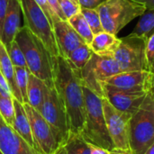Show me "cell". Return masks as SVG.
Segmentation results:
<instances>
[{"label": "cell", "mask_w": 154, "mask_h": 154, "mask_svg": "<svg viewBox=\"0 0 154 154\" xmlns=\"http://www.w3.org/2000/svg\"><path fill=\"white\" fill-rule=\"evenodd\" d=\"M54 87L65 107L70 134H80L85 121V101L80 70L73 68L61 55L56 60Z\"/></svg>", "instance_id": "6da1fadb"}, {"label": "cell", "mask_w": 154, "mask_h": 154, "mask_svg": "<svg viewBox=\"0 0 154 154\" xmlns=\"http://www.w3.org/2000/svg\"><path fill=\"white\" fill-rule=\"evenodd\" d=\"M15 42L23 52L30 73L44 81L48 87H53L57 58L23 25L18 32Z\"/></svg>", "instance_id": "7a4b0ae2"}, {"label": "cell", "mask_w": 154, "mask_h": 154, "mask_svg": "<svg viewBox=\"0 0 154 154\" xmlns=\"http://www.w3.org/2000/svg\"><path fill=\"white\" fill-rule=\"evenodd\" d=\"M82 89L85 101V121L80 134L88 143L112 151L116 147L107 130L102 97L83 83Z\"/></svg>", "instance_id": "3957f363"}, {"label": "cell", "mask_w": 154, "mask_h": 154, "mask_svg": "<svg viewBox=\"0 0 154 154\" xmlns=\"http://www.w3.org/2000/svg\"><path fill=\"white\" fill-rule=\"evenodd\" d=\"M154 143V91L150 90L130 119L131 154H145Z\"/></svg>", "instance_id": "277c9868"}, {"label": "cell", "mask_w": 154, "mask_h": 154, "mask_svg": "<svg viewBox=\"0 0 154 154\" xmlns=\"http://www.w3.org/2000/svg\"><path fill=\"white\" fill-rule=\"evenodd\" d=\"M96 9L104 31L115 35L147 10L144 4L135 0H104Z\"/></svg>", "instance_id": "5b68a950"}, {"label": "cell", "mask_w": 154, "mask_h": 154, "mask_svg": "<svg viewBox=\"0 0 154 154\" xmlns=\"http://www.w3.org/2000/svg\"><path fill=\"white\" fill-rule=\"evenodd\" d=\"M20 4L23 17V26L42 42L54 58L60 56V51L51 20L34 0H20Z\"/></svg>", "instance_id": "8992f818"}, {"label": "cell", "mask_w": 154, "mask_h": 154, "mask_svg": "<svg viewBox=\"0 0 154 154\" xmlns=\"http://www.w3.org/2000/svg\"><path fill=\"white\" fill-rule=\"evenodd\" d=\"M39 112L52 129L61 146L70 135V127L65 107L54 86L48 87Z\"/></svg>", "instance_id": "52a82bcc"}, {"label": "cell", "mask_w": 154, "mask_h": 154, "mask_svg": "<svg viewBox=\"0 0 154 154\" xmlns=\"http://www.w3.org/2000/svg\"><path fill=\"white\" fill-rule=\"evenodd\" d=\"M121 72V68L113 54L99 55L93 53L90 60L80 70V77L83 84L103 97L101 84Z\"/></svg>", "instance_id": "ba28073f"}, {"label": "cell", "mask_w": 154, "mask_h": 154, "mask_svg": "<svg viewBox=\"0 0 154 154\" xmlns=\"http://www.w3.org/2000/svg\"><path fill=\"white\" fill-rule=\"evenodd\" d=\"M145 48L146 40L142 37L129 34L120 39V44L113 56L118 62L122 72L148 70Z\"/></svg>", "instance_id": "9c48e42d"}, {"label": "cell", "mask_w": 154, "mask_h": 154, "mask_svg": "<svg viewBox=\"0 0 154 154\" xmlns=\"http://www.w3.org/2000/svg\"><path fill=\"white\" fill-rule=\"evenodd\" d=\"M23 105L30 122L35 150L40 154L57 153L60 144L49 124L40 112L29 104L24 103Z\"/></svg>", "instance_id": "30bf717a"}, {"label": "cell", "mask_w": 154, "mask_h": 154, "mask_svg": "<svg viewBox=\"0 0 154 154\" xmlns=\"http://www.w3.org/2000/svg\"><path fill=\"white\" fill-rule=\"evenodd\" d=\"M102 100L107 130L115 147L121 150L130 151L129 131L132 116L118 111L103 97Z\"/></svg>", "instance_id": "8fae6325"}, {"label": "cell", "mask_w": 154, "mask_h": 154, "mask_svg": "<svg viewBox=\"0 0 154 154\" xmlns=\"http://www.w3.org/2000/svg\"><path fill=\"white\" fill-rule=\"evenodd\" d=\"M103 97H105L116 109L133 116L141 106L146 94L149 92H127L115 88L102 83Z\"/></svg>", "instance_id": "7c38bea8"}, {"label": "cell", "mask_w": 154, "mask_h": 154, "mask_svg": "<svg viewBox=\"0 0 154 154\" xmlns=\"http://www.w3.org/2000/svg\"><path fill=\"white\" fill-rule=\"evenodd\" d=\"M150 79L151 72L148 70L128 71L116 74L104 83L127 92H148L151 90Z\"/></svg>", "instance_id": "4fadbf2b"}, {"label": "cell", "mask_w": 154, "mask_h": 154, "mask_svg": "<svg viewBox=\"0 0 154 154\" xmlns=\"http://www.w3.org/2000/svg\"><path fill=\"white\" fill-rule=\"evenodd\" d=\"M0 151L3 154H40L0 116Z\"/></svg>", "instance_id": "5bb4252c"}, {"label": "cell", "mask_w": 154, "mask_h": 154, "mask_svg": "<svg viewBox=\"0 0 154 154\" xmlns=\"http://www.w3.org/2000/svg\"><path fill=\"white\" fill-rule=\"evenodd\" d=\"M55 38L60 51L61 56H68L78 47L86 43L85 41L77 33L68 21L60 20L53 23Z\"/></svg>", "instance_id": "9a60e30c"}, {"label": "cell", "mask_w": 154, "mask_h": 154, "mask_svg": "<svg viewBox=\"0 0 154 154\" xmlns=\"http://www.w3.org/2000/svg\"><path fill=\"white\" fill-rule=\"evenodd\" d=\"M21 14L22 8L20 0H11L0 34V39L5 46L15 40V37L21 29Z\"/></svg>", "instance_id": "2e32d148"}, {"label": "cell", "mask_w": 154, "mask_h": 154, "mask_svg": "<svg viewBox=\"0 0 154 154\" xmlns=\"http://www.w3.org/2000/svg\"><path fill=\"white\" fill-rule=\"evenodd\" d=\"M0 71L5 78L7 83L9 84L12 95L14 98L17 99L21 103H23L22 95L19 91V88L17 87L16 83V78H15V69L14 66L13 65L9 55L6 51V47L2 42L0 39Z\"/></svg>", "instance_id": "e0dca14e"}, {"label": "cell", "mask_w": 154, "mask_h": 154, "mask_svg": "<svg viewBox=\"0 0 154 154\" xmlns=\"http://www.w3.org/2000/svg\"><path fill=\"white\" fill-rule=\"evenodd\" d=\"M14 121L13 128L22 136V138L32 148L35 150L30 122L23 103L14 98Z\"/></svg>", "instance_id": "ac0fdd59"}, {"label": "cell", "mask_w": 154, "mask_h": 154, "mask_svg": "<svg viewBox=\"0 0 154 154\" xmlns=\"http://www.w3.org/2000/svg\"><path fill=\"white\" fill-rule=\"evenodd\" d=\"M120 44V39L116 35L107 32H101L96 35L89 44L92 51L96 54H113Z\"/></svg>", "instance_id": "d6986e66"}, {"label": "cell", "mask_w": 154, "mask_h": 154, "mask_svg": "<svg viewBox=\"0 0 154 154\" xmlns=\"http://www.w3.org/2000/svg\"><path fill=\"white\" fill-rule=\"evenodd\" d=\"M47 88L48 86L44 81L30 73L27 87V104L39 111L45 98Z\"/></svg>", "instance_id": "ffe728a7"}, {"label": "cell", "mask_w": 154, "mask_h": 154, "mask_svg": "<svg viewBox=\"0 0 154 154\" xmlns=\"http://www.w3.org/2000/svg\"><path fill=\"white\" fill-rule=\"evenodd\" d=\"M56 154H92V144L81 134H70Z\"/></svg>", "instance_id": "44dd1931"}, {"label": "cell", "mask_w": 154, "mask_h": 154, "mask_svg": "<svg viewBox=\"0 0 154 154\" xmlns=\"http://www.w3.org/2000/svg\"><path fill=\"white\" fill-rule=\"evenodd\" d=\"M154 33V9H147L142 15L134 31L130 33L133 36H138L146 41Z\"/></svg>", "instance_id": "7402d4cb"}, {"label": "cell", "mask_w": 154, "mask_h": 154, "mask_svg": "<svg viewBox=\"0 0 154 154\" xmlns=\"http://www.w3.org/2000/svg\"><path fill=\"white\" fill-rule=\"evenodd\" d=\"M93 53L90 46L88 43H84L75 49L66 59L73 68L81 70L90 60Z\"/></svg>", "instance_id": "603a6c76"}, {"label": "cell", "mask_w": 154, "mask_h": 154, "mask_svg": "<svg viewBox=\"0 0 154 154\" xmlns=\"http://www.w3.org/2000/svg\"><path fill=\"white\" fill-rule=\"evenodd\" d=\"M68 23L77 32V33L85 41L86 43H88V45L91 43L94 38V34L88 22L86 21L85 17L81 13H79L74 16L70 17L69 19H68Z\"/></svg>", "instance_id": "cb8c5ba5"}, {"label": "cell", "mask_w": 154, "mask_h": 154, "mask_svg": "<svg viewBox=\"0 0 154 154\" xmlns=\"http://www.w3.org/2000/svg\"><path fill=\"white\" fill-rule=\"evenodd\" d=\"M0 116L12 127L14 121V97H7L0 91Z\"/></svg>", "instance_id": "d4e9b609"}, {"label": "cell", "mask_w": 154, "mask_h": 154, "mask_svg": "<svg viewBox=\"0 0 154 154\" xmlns=\"http://www.w3.org/2000/svg\"><path fill=\"white\" fill-rule=\"evenodd\" d=\"M80 13L83 14L86 21L88 22V25H89L94 35L104 31L103 26H102V23H101V19H100V15H99V14L96 8L95 9H93V8H81Z\"/></svg>", "instance_id": "484cf974"}, {"label": "cell", "mask_w": 154, "mask_h": 154, "mask_svg": "<svg viewBox=\"0 0 154 154\" xmlns=\"http://www.w3.org/2000/svg\"><path fill=\"white\" fill-rule=\"evenodd\" d=\"M14 69H15L16 83H17V87L19 88V91L22 95L23 104L28 103L27 87H28L30 71H29L28 68H24V67H14Z\"/></svg>", "instance_id": "4316f807"}, {"label": "cell", "mask_w": 154, "mask_h": 154, "mask_svg": "<svg viewBox=\"0 0 154 154\" xmlns=\"http://www.w3.org/2000/svg\"><path fill=\"white\" fill-rule=\"evenodd\" d=\"M5 47H6V51L9 55V58L14 67L27 68L23 52L22 51L20 46L15 42V40L14 42H12L11 43H9L8 45H6Z\"/></svg>", "instance_id": "83f0119b"}, {"label": "cell", "mask_w": 154, "mask_h": 154, "mask_svg": "<svg viewBox=\"0 0 154 154\" xmlns=\"http://www.w3.org/2000/svg\"><path fill=\"white\" fill-rule=\"evenodd\" d=\"M59 3L60 9L67 20L81 11L80 5L71 0H59Z\"/></svg>", "instance_id": "f1b7e54d"}, {"label": "cell", "mask_w": 154, "mask_h": 154, "mask_svg": "<svg viewBox=\"0 0 154 154\" xmlns=\"http://www.w3.org/2000/svg\"><path fill=\"white\" fill-rule=\"evenodd\" d=\"M145 55L148 71L152 73L154 71V33L146 41Z\"/></svg>", "instance_id": "f546056e"}, {"label": "cell", "mask_w": 154, "mask_h": 154, "mask_svg": "<svg viewBox=\"0 0 154 154\" xmlns=\"http://www.w3.org/2000/svg\"><path fill=\"white\" fill-rule=\"evenodd\" d=\"M34 1L39 5V7L43 11V13L47 15V17L51 20L52 24L54 23H56V22L60 21L59 16L56 14V13L54 12V10L51 6V5L48 2V0H34Z\"/></svg>", "instance_id": "4dcf8cb0"}, {"label": "cell", "mask_w": 154, "mask_h": 154, "mask_svg": "<svg viewBox=\"0 0 154 154\" xmlns=\"http://www.w3.org/2000/svg\"><path fill=\"white\" fill-rule=\"evenodd\" d=\"M10 1L11 0H0V34L2 32V26H3L5 17L9 8Z\"/></svg>", "instance_id": "1f68e13d"}, {"label": "cell", "mask_w": 154, "mask_h": 154, "mask_svg": "<svg viewBox=\"0 0 154 154\" xmlns=\"http://www.w3.org/2000/svg\"><path fill=\"white\" fill-rule=\"evenodd\" d=\"M0 91H1L4 95H5V96H7V97H14L13 95H12V92H11L9 84L7 83L5 78L4 75L1 73V71H0Z\"/></svg>", "instance_id": "d6a6232c"}, {"label": "cell", "mask_w": 154, "mask_h": 154, "mask_svg": "<svg viewBox=\"0 0 154 154\" xmlns=\"http://www.w3.org/2000/svg\"><path fill=\"white\" fill-rule=\"evenodd\" d=\"M104 0H78L81 8H97Z\"/></svg>", "instance_id": "836d02e7"}, {"label": "cell", "mask_w": 154, "mask_h": 154, "mask_svg": "<svg viewBox=\"0 0 154 154\" xmlns=\"http://www.w3.org/2000/svg\"><path fill=\"white\" fill-rule=\"evenodd\" d=\"M48 2L50 3L51 6L52 7V9L54 10V12L56 13V14L59 16V18L60 20H63V21H68L65 17V15L63 14L61 9H60V3H59V0H48Z\"/></svg>", "instance_id": "e575fe53"}, {"label": "cell", "mask_w": 154, "mask_h": 154, "mask_svg": "<svg viewBox=\"0 0 154 154\" xmlns=\"http://www.w3.org/2000/svg\"><path fill=\"white\" fill-rule=\"evenodd\" d=\"M92 154H110L109 151L92 144Z\"/></svg>", "instance_id": "d590c367"}, {"label": "cell", "mask_w": 154, "mask_h": 154, "mask_svg": "<svg viewBox=\"0 0 154 154\" xmlns=\"http://www.w3.org/2000/svg\"><path fill=\"white\" fill-rule=\"evenodd\" d=\"M145 5L147 9H154V0H135Z\"/></svg>", "instance_id": "8d00e7d4"}, {"label": "cell", "mask_w": 154, "mask_h": 154, "mask_svg": "<svg viewBox=\"0 0 154 154\" xmlns=\"http://www.w3.org/2000/svg\"><path fill=\"white\" fill-rule=\"evenodd\" d=\"M110 154H131L130 151H125V150H121V149H117L115 148L112 151H109Z\"/></svg>", "instance_id": "74e56055"}, {"label": "cell", "mask_w": 154, "mask_h": 154, "mask_svg": "<svg viewBox=\"0 0 154 154\" xmlns=\"http://www.w3.org/2000/svg\"><path fill=\"white\" fill-rule=\"evenodd\" d=\"M150 86H151V90L154 91V71L151 73V79H150Z\"/></svg>", "instance_id": "f35d334b"}, {"label": "cell", "mask_w": 154, "mask_h": 154, "mask_svg": "<svg viewBox=\"0 0 154 154\" xmlns=\"http://www.w3.org/2000/svg\"><path fill=\"white\" fill-rule=\"evenodd\" d=\"M145 154H154V143L152 144V146L148 149V151L145 152Z\"/></svg>", "instance_id": "ab89813d"}, {"label": "cell", "mask_w": 154, "mask_h": 154, "mask_svg": "<svg viewBox=\"0 0 154 154\" xmlns=\"http://www.w3.org/2000/svg\"><path fill=\"white\" fill-rule=\"evenodd\" d=\"M71 1H73V2H75V3H77V4H79L78 0H71Z\"/></svg>", "instance_id": "60d3db41"}, {"label": "cell", "mask_w": 154, "mask_h": 154, "mask_svg": "<svg viewBox=\"0 0 154 154\" xmlns=\"http://www.w3.org/2000/svg\"><path fill=\"white\" fill-rule=\"evenodd\" d=\"M0 154H3V153H2V152H1V151H0Z\"/></svg>", "instance_id": "b9f144b4"}]
</instances>
